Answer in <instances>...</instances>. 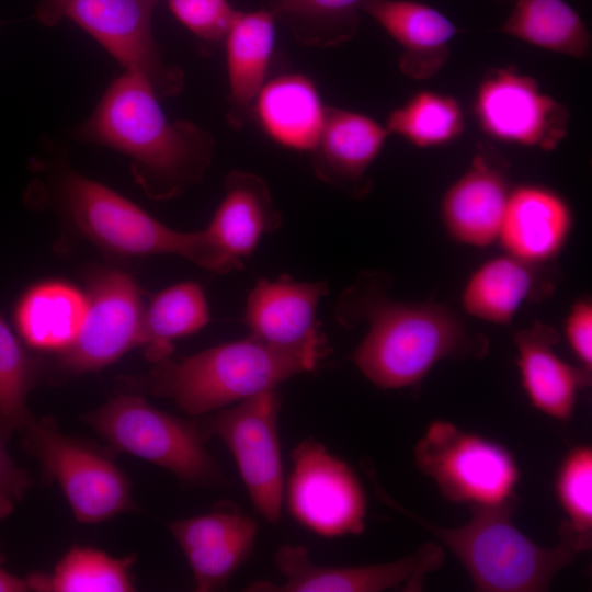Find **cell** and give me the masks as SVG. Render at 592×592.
<instances>
[{"mask_svg": "<svg viewBox=\"0 0 592 592\" xmlns=\"http://www.w3.org/2000/svg\"><path fill=\"white\" fill-rule=\"evenodd\" d=\"M385 273H363L339 297L334 318L344 328L366 321L368 329L351 354L375 386L401 389L419 384L445 358L482 357L489 343L470 333L449 308L390 299Z\"/></svg>", "mask_w": 592, "mask_h": 592, "instance_id": "1", "label": "cell"}, {"mask_svg": "<svg viewBox=\"0 0 592 592\" xmlns=\"http://www.w3.org/2000/svg\"><path fill=\"white\" fill-rule=\"evenodd\" d=\"M159 99L145 76L124 70L71 136L126 156L144 193L153 201H167L203 180L214 157L215 139L193 122L170 121Z\"/></svg>", "mask_w": 592, "mask_h": 592, "instance_id": "2", "label": "cell"}, {"mask_svg": "<svg viewBox=\"0 0 592 592\" xmlns=\"http://www.w3.org/2000/svg\"><path fill=\"white\" fill-rule=\"evenodd\" d=\"M329 352L320 330L289 346L248 335L182 360L158 362L137 378V387L171 399L190 414H208L314 371Z\"/></svg>", "mask_w": 592, "mask_h": 592, "instance_id": "3", "label": "cell"}, {"mask_svg": "<svg viewBox=\"0 0 592 592\" xmlns=\"http://www.w3.org/2000/svg\"><path fill=\"white\" fill-rule=\"evenodd\" d=\"M44 200L104 252L135 258L173 254L217 273L242 266L227 258L206 230H175L105 184L73 170L65 155L46 161Z\"/></svg>", "mask_w": 592, "mask_h": 592, "instance_id": "4", "label": "cell"}, {"mask_svg": "<svg viewBox=\"0 0 592 592\" xmlns=\"http://www.w3.org/2000/svg\"><path fill=\"white\" fill-rule=\"evenodd\" d=\"M382 499L432 533L462 562L478 591L538 592L549 589L557 573L578 551L560 540L554 547L532 542L512 522L516 502L473 508L459 527L428 522L382 492Z\"/></svg>", "mask_w": 592, "mask_h": 592, "instance_id": "5", "label": "cell"}, {"mask_svg": "<svg viewBox=\"0 0 592 592\" xmlns=\"http://www.w3.org/2000/svg\"><path fill=\"white\" fill-rule=\"evenodd\" d=\"M81 419L113 449L159 466L183 482L202 487L225 482L197 424L153 407L140 395L118 394Z\"/></svg>", "mask_w": 592, "mask_h": 592, "instance_id": "6", "label": "cell"}, {"mask_svg": "<svg viewBox=\"0 0 592 592\" xmlns=\"http://www.w3.org/2000/svg\"><path fill=\"white\" fill-rule=\"evenodd\" d=\"M413 455L420 471L448 501L469 509L516 502L517 463L506 447L492 440L436 420L426 428Z\"/></svg>", "mask_w": 592, "mask_h": 592, "instance_id": "7", "label": "cell"}, {"mask_svg": "<svg viewBox=\"0 0 592 592\" xmlns=\"http://www.w3.org/2000/svg\"><path fill=\"white\" fill-rule=\"evenodd\" d=\"M34 18L45 26L68 20L90 34L125 70L145 76L159 98L180 94L184 73L164 61L152 31L160 0H35Z\"/></svg>", "mask_w": 592, "mask_h": 592, "instance_id": "8", "label": "cell"}, {"mask_svg": "<svg viewBox=\"0 0 592 592\" xmlns=\"http://www.w3.org/2000/svg\"><path fill=\"white\" fill-rule=\"evenodd\" d=\"M23 433L25 452L58 483L78 522L95 524L136 508L128 477L98 446L62 434L47 418H33Z\"/></svg>", "mask_w": 592, "mask_h": 592, "instance_id": "9", "label": "cell"}, {"mask_svg": "<svg viewBox=\"0 0 592 592\" xmlns=\"http://www.w3.org/2000/svg\"><path fill=\"white\" fill-rule=\"evenodd\" d=\"M281 405L275 388L208 413L196 423L204 440L216 436L228 447L251 502L272 524L281 517L284 496L277 430Z\"/></svg>", "mask_w": 592, "mask_h": 592, "instance_id": "10", "label": "cell"}, {"mask_svg": "<svg viewBox=\"0 0 592 592\" xmlns=\"http://www.w3.org/2000/svg\"><path fill=\"white\" fill-rule=\"evenodd\" d=\"M291 456L286 502L293 517L322 537L361 534L367 500L353 468L311 439L301 441Z\"/></svg>", "mask_w": 592, "mask_h": 592, "instance_id": "11", "label": "cell"}, {"mask_svg": "<svg viewBox=\"0 0 592 592\" xmlns=\"http://www.w3.org/2000/svg\"><path fill=\"white\" fill-rule=\"evenodd\" d=\"M88 307L75 342L57 355L68 374L100 371L141 341L145 305L135 280L118 269L99 267L87 276Z\"/></svg>", "mask_w": 592, "mask_h": 592, "instance_id": "12", "label": "cell"}, {"mask_svg": "<svg viewBox=\"0 0 592 592\" xmlns=\"http://www.w3.org/2000/svg\"><path fill=\"white\" fill-rule=\"evenodd\" d=\"M480 129L490 138L543 150L568 134L570 112L515 67L492 68L480 80L473 103Z\"/></svg>", "mask_w": 592, "mask_h": 592, "instance_id": "13", "label": "cell"}, {"mask_svg": "<svg viewBox=\"0 0 592 592\" xmlns=\"http://www.w3.org/2000/svg\"><path fill=\"white\" fill-rule=\"evenodd\" d=\"M444 562L441 546L425 544L401 559L367 566L329 567L310 560L300 545H283L275 555V565L283 581H257L247 591L261 592H379L400 588L421 591L426 574Z\"/></svg>", "mask_w": 592, "mask_h": 592, "instance_id": "14", "label": "cell"}, {"mask_svg": "<svg viewBox=\"0 0 592 592\" xmlns=\"http://www.w3.org/2000/svg\"><path fill=\"white\" fill-rule=\"evenodd\" d=\"M168 528L183 550L200 592L226 587L252 553L258 532L257 522L234 505L170 521Z\"/></svg>", "mask_w": 592, "mask_h": 592, "instance_id": "15", "label": "cell"}, {"mask_svg": "<svg viewBox=\"0 0 592 592\" xmlns=\"http://www.w3.org/2000/svg\"><path fill=\"white\" fill-rule=\"evenodd\" d=\"M511 187L506 161L480 146L469 168L444 193L441 218L448 235L473 247L497 241Z\"/></svg>", "mask_w": 592, "mask_h": 592, "instance_id": "16", "label": "cell"}, {"mask_svg": "<svg viewBox=\"0 0 592 592\" xmlns=\"http://www.w3.org/2000/svg\"><path fill=\"white\" fill-rule=\"evenodd\" d=\"M389 135L386 126L365 114L328 106L310 151L315 175L354 197L366 195L372 184L367 171Z\"/></svg>", "mask_w": 592, "mask_h": 592, "instance_id": "17", "label": "cell"}, {"mask_svg": "<svg viewBox=\"0 0 592 592\" xmlns=\"http://www.w3.org/2000/svg\"><path fill=\"white\" fill-rule=\"evenodd\" d=\"M573 216L556 191L537 184L511 189L497 241L505 253L526 263L543 265L567 242Z\"/></svg>", "mask_w": 592, "mask_h": 592, "instance_id": "18", "label": "cell"}, {"mask_svg": "<svg viewBox=\"0 0 592 592\" xmlns=\"http://www.w3.org/2000/svg\"><path fill=\"white\" fill-rule=\"evenodd\" d=\"M558 340L557 331L542 322L513 337L521 383L530 402L549 418L568 421L579 391L591 383V372L563 361L556 352Z\"/></svg>", "mask_w": 592, "mask_h": 592, "instance_id": "19", "label": "cell"}, {"mask_svg": "<svg viewBox=\"0 0 592 592\" xmlns=\"http://www.w3.org/2000/svg\"><path fill=\"white\" fill-rule=\"evenodd\" d=\"M329 293L326 280L296 281L288 274L260 278L248 295L243 320L249 335L275 345L299 344L320 329L317 307Z\"/></svg>", "mask_w": 592, "mask_h": 592, "instance_id": "20", "label": "cell"}, {"mask_svg": "<svg viewBox=\"0 0 592 592\" xmlns=\"http://www.w3.org/2000/svg\"><path fill=\"white\" fill-rule=\"evenodd\" d=\"M362 9L403 48L398 66L405 76L429 79L447 61L458 29L441 11L414 0H365Z\"/></svg>", "mask_w": 592, "mask_h": 592, "instance_id": "21", "label": "cell"}, {"mask_svg": "<svg viewBox=\"0 0 592 592\" xmlns=\"http://www.w3.org/2000/svg\"><path fill=\"white\" fill-rule=\"evenodd\" d=\"M282 221L266 182L255 173L232 170L205 230L226 257L243 265V259L255 250L261 238L275 232Z\"/></svg>", "mask_w": 592, "mask_h": 592, "instance_id": "22", "label": "cell"}, {"mask_svg": "<svg viewBox=\"0 0 592 592\" xmlns=\"http://www.w3.org/2000/svg\"><path fill=\"white\" fill-rule=\"evenodd\" d=\"M327 107L309 77L282 73L263 84L251 119L276 145L310 152L322 129Z\"/></svg>", "mask_w": 592, "mask_h": 592, "instance_id": "23", "label": "cell"}, {"mask_svg": "<svg viewBox=\"0 0 592 592\" xmlns=\"http://www.w3.org/2000/svg\"><path fill=\"white\" fill-rule=\"evenodd\" d=\"M228 78L227 122L242 128L266 82L275 46V19L269 10L238 11L224 39Z\"/></svg>", "mask_w": 592, "mask_h": 592, "instance_id": "24", "label": "cell"}, {"mask_svg": "<svg viewBox=\"0 0 592 592\" xmlns=\"http://www.w3.org/2000/svg\"><path fill=\"white\" fill-rule=\"evenodd\" d=\"M87 307L86 292L66 281L33 284L14 306L18 337L30 351L58 355L77 339Z\"/></svg>", "mask_w": 592, "mask_h": 592, "instance_id": "25", "label": "cell"}, {"mask_svg": "<svg viewBox=\"0 0 592 592\" xmlns=\"http://www.w3.org/2000/svg\"><path fill=\"white\" fill-rule=\"evenodd\" d=\"M508 253L489 259L467 281L462 301L473 317L490 323L506 325L530 299L546 289L537 269Z\"/></svg>", "mask_w": 592, "mask_h": 592, "instance_id": "26", "label": "cell"}, {"mask_svg": "<svg viewBox=\"0 0 592 592\" xmlns=\"http://www.w3.org/2000/svg\"><path fill=\"white\" fill-rule=\"evenodd\" d=\"M500 31L540 49L584 58L591 35L580 14L565 0H512Z\"/></svg>", "mask_w": 592, "mask_h": 592, "instance_id": "27", "label": "cell"}, {"mask_svg": "<svg viewBox=\"0 0 592 592\" xmlns=\"http://www.w3.org/2000/svg\"><path fill=\"white\" fill-rule=\"evenodd\" d=\"M209 319L208 303L198 283L186 281L169 286L145 307L139 346L156 364L170 357L175 339L200 331Z\"/></svg>", "mask_w": 592, "mask_h": 592, "instance_id": "28", "label": "cell"}, {"mask_svg": "<svg viewBox=\"0 0 592 592\" xmlns=\"http://www.w3.org/2000/svg\"><path fill=\"white\" fill-rule=\"evenodd\" d=\"M135 554L116 558L88 546H72L49 573L25 578L29 589L39 592H130Z\"/></svg>", "mask_w": 592, "mask_h": 592, "instance_id": "29", "label": "cell"}, {"mask_svg": "<svg viewBox=\"0 0 592 592\" xmlns=\"http://www.w3.org/2000/svg\"><path fill=\"white\" fill-rule=\"evenodd\" d=\"M365 0H271L270 12L294 38L310 47H338L358 31Z\"/></svg>", "mask_w": 592, "mask_h": 592, "instance_id": "30", "label": "cell"}, {"mask_svg": "<svg viewBox=\"0 0 592 592\" xmlns=\"http://www.w3.org/2000/svg\"><path fill=\"white\" fill-rule=\"evenodd\" d=\"M389 134L398 135L419 148H434L455 141L464 132L460 103L452 95L431 90L413 94L387 118Z\"/></svg>", "mask_w": 592, "mask_h": 592, "instance_id": "31", "label": "cell"}, {"mask_svg": "<svg viewBox=\"0 0 592 592\" xmlns=\"http://www.w3.org/2000/svg\"><path fill=\"white\" fill-rule=\"evenodd\" d=\"M44 365L33 356L0 315V440L4 443L34 418L27 397Z\"/></svg>", "mask_w": 592, "mask_h": 592, "instance_id": "32", "label": "cell"}, {"mask_svg": "<svg viewBox=\"0 0 592 592\" xmlns=\"http://www.w3.org/2000/svg\"><path fill=\"white\" fill-rule=\"evenodd\" d=\"M592 448L579 445L563 457L556 475L555 490L566 515L560 540L578 554L591 547L592 539Z\"/></svg>", "mask_w": 592, "mask_h": 592, "instance_id": "33", "label": "cell"}, {"mask_svg": "<svg viewBox=\"0 0 592 592\" xmlns=\"http://www.w3.org/2000/svg\"><path fill=\"white\" fill-rule=\"evenodd\" d=\"M173 15L200 39H225L238 11L228 0H168Z\"/></svg>", "mask_w": 592, "mask_h": 592, "instance_id": "34", "label": "cell"}, {"mask_svg": "<svg viewBox=\"0 0 592 592\" xmlns=\"http://www.w3.org/2000/svg\"><path fill=\"white\" fill-rule=\"evenodd\" d=\"M565 334L567 342L580 361L581 367L592 369V305L588 299L578 300L572 305L566 321Z\"/></svg>", "mask_w": 592, "mask_h": 592, "instance_id": "35", "label": "cell"}, {"mask_svg": "<svg viewBox=\"0 0 592 592\" xmlns=\"http://www.w3.org/2000/svg\"><path fill=\"white\" fill-rule=\"evenodd\" d=\"M32 486V478L8 454L0 440V520L7 517Z\"/></svg>", "mask_w": 592, "mask_h": 592, "instance_id": "36", "label": "cell"}, {"mask_svg": "<svg viewBox=\"0 0 592 592\" xmlns=\"http://www.w3.org/2000/svg\"><path fill=\"white\" fill-rule=\"evenodd\" d=\"M25 579L14 576L0 566V592L29 591Z\"/></svg>", "mask_w": 592, "mask_h": 592, "instance_id": "37", "label": "cell"}, {"mask_svg": "<svg viewBox=\"0 0 592 592\" xmlns=\"http://www.w3.org/2000/svg\"><path fill=\"white\" fill-rule=\"evenodd\" d=\"M498 3H502L504 0H494Z\"/></svg>", "mask_w": 592, "mask_h": 592, "instance_id": "38", "label": "cell"}, {"mask_svg": "<svg viewBox=\"0 0 592 592\" xmlns=\"http://www.w3.org/2000/svg\"><path fill=\"white\" fill-rule=\"evenodd\" d=\"M2 25H3V23H2V22H0V26H2Z\"/></svg>", "mask_w": 592, "mask_h": 592, "instance_id": "39", "label": "cell"}]
</instances>
